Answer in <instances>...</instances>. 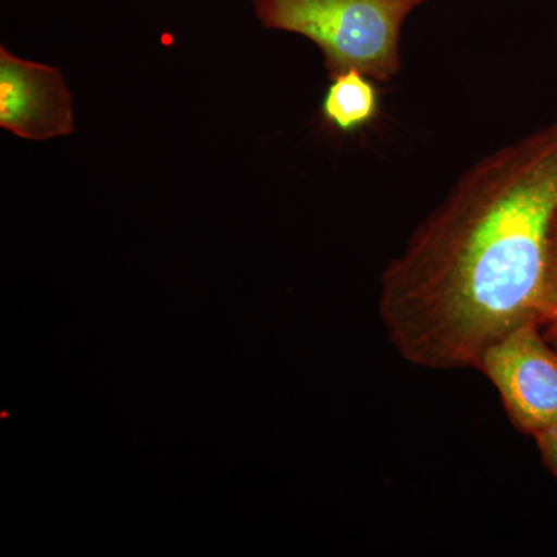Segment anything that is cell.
Segmentation results:
<instances>
[{"label": "cell", "instance_id": "6", "mask_svg": "<svg viewBox=\"0 0 557 557\" xmlns=\"http://www.w3.org/2000/svg\"><path fill=\"white\" fill-rule=\"evenodd\" d=\"M539 321L542 325L557 321V211L549 226L547 259L539 299Z\"/></svg>", "mask_w": 557, "mask_h": 557}, {"label": "cell", "instance_id": "3", "mask_svg": "<svg viewBox=\"0 0 557 557\" xmlns=\"http://www.w3.org/2000/svg\"><path fill=\"white\" fill-rule=\"evenodd\" d=\"M475 370L496 387L519 432L534 440L557 432V347L541 322L519 325L491 344Z\"/></svg>", "mask_w": 557, "mask_h": 557}, {"label": "cell", "instance_id": "7", "mask_svg": "<svg viewBox=\"0 0 557 557\" xmlns=\"http://www.w3.org/2000/svg\"><path fill=\"white\" fill-rule=\"evenodd\" d=\"M536 445L545 468L557 479V432L536 438Z\"/></svg>", "mask_w": 557, "mask_h": 557}, {"label": "cell", "instance_id": "1", "mask_svg": "<svg viewBox=\"0 0 557 557\" xmlns=\"http://www.w3.org/2000/svg\"><path fill=\"white\" fill-rule=\"evenodd\" d=\"M556 211L557 121L472 164L381 274V321L398 354L424 369H478L491 344L539 321Z\"/></svg>", "mask_w": 557, "mask_h": 557}, {"label": "cell", "instance_id": "4", "mask_svg": "<svg viewBox=\"0 0 557 557\" xmlns=\"http://www.w3.org/2000/svg\"><path fill=\"white\" fill-rule=\"evenodd\" d=\"M0 127L44 141L75 131L72 97L60 70L0 49Z\"/></svg>", "mask_w": 557, "mask_h": 557}, {"label": "cell", "instance_id": "5", "mask_svg": "<svg viewBox=\"0 0 557 557\" xmlns=\"http://www.w3.org/2000/svg\"><path fill=\"white\" fill-rule=\"evenodd\" d=\"M381 94L375 81L357 69L330 78L321 102V115L330 129L354 135L379 119Z\"/></svg>", "mask_w": 557, "mask_h": 557}, {"label": "cell", "instance_id": "8", "mask_svg": "<svg viewBox=\"0 0 557 557\" xmlns=\"http://www.w3.org/2000/svg\"><path fill=\"white\" fill-rule=\"evenodd\" d=\"M542 329H544L545 336H547L549 343L557 347V321L542 325Z\"/></svg>", "mask_w": 557, "mask_h": 557}, {"label": "cell", "instance_id": "2", "mask_svg": "<svg viewBox=\"0 0 557 557\" xmlns=\"http://www.w3.org/2000/svg\"><path fill=\"white\" fill-rule=\"evenodd\" d=\"M426 0H251L260 24L317 44L329 78L357 69L387 83L401 70L405 21Z\"/></svg>", "mask_w": 557, "mask_h": 557}]
</instances>
